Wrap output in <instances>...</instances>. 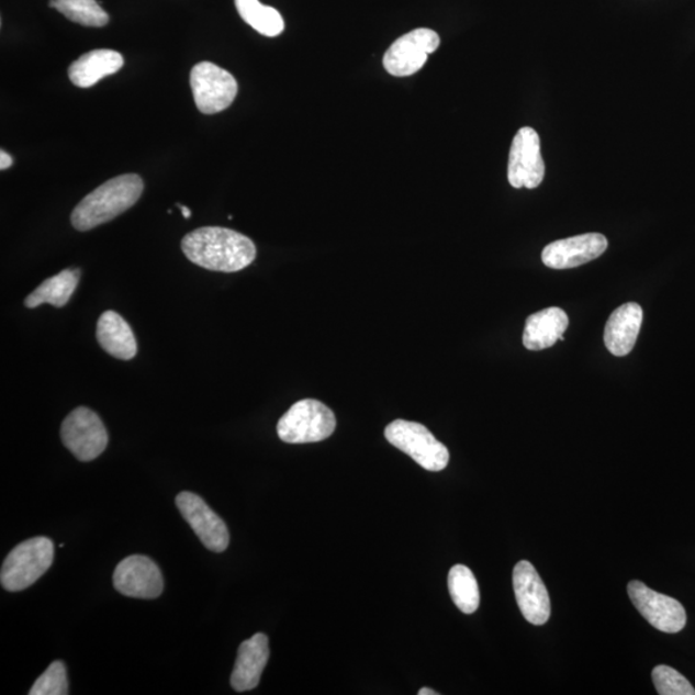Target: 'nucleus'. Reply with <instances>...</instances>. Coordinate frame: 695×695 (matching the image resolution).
Instances as JSON below:
<instances>
[{
	"mask_svg": "<svg viewBox=\"0 0 695 695\" xmlns=\"http://www.w3.org/2000/svg\"><path fill=\"white\" fill-rule=\"evenodd\" d=\"M55 559V545L47 537H34L18 545L5 558L0 582L7 592H22L46 573Z\"/></svg>",
	"mask_w": 695,
	"mask_h": 695,
	"instance_id": "7ed1b4c3",
	"label": "nucleus"
},
{
	"mask_svg": "<svg viewBox=\"0 0 695 695\" xmlns=\"http://www.w3.org/2000/svg\"><path fill=\"white\" fill-rule=\"evenodd\" d=\"M642 310L638 303H626L612 313L604 330L605 347L613 356L625 357L638 340Z\"/></svg>",
	"mask_w": 695,
	"mask_h": 695,
	"instance_id": "dca6fc26",
	"label": "nucleus"
},
{
	"mask_svg": "<svg viewBox=\"0 0 695 695\" xmlns=\"http://www.w3.org/2000/svg\"><path fill=\"white\" fill-rule=\"evenodd\" d=\"M440 37L430 29H415L395 41L383 58L384 69L393 77H410L423 69L429 55L436 52Z\"/></svg>",
	"mask_w": 695,
	"mask_h": 695,
	"instance_id": "6e6552de",
	"label": "nucleus"
},
{
	"mask_svg": "<svg viewBox=\"0 0 695 695\" xmlns=\"http://www.w3.org/2000/svg\"><path fill=\"white\" fill-rule=\"evenodd\" d=\"M438 693L429 690V687H423V690L418 691V695H437Z\"/></svg>",
	"mask_w": 695,
	"mask_h": 695,
	"instance_id": "cd10ccee",
	"label": "nucleus"
},
{
	"mask_svg": "<svg viewBox=\"0 0 695 695\" xmlns=\"http://www.w3.org/2000/svg\"><path fill=\"white\" fill-rule=\"evenodd\" d=\"M124 65V58L112 49H94L79 57L69 67V78L74 86L91 88L103 78L117 72Z\"/></svg>",
	"mask_w": 695,
	"mask_h": 695,
	"instance_id": "6ab92c4d",
	"label": "nucleus"
},
{
	"mask_svg": "<svg viewBox=\"0 0 695 695\" xmlns=\"http://www.w3.org/2000/svg\"><path fill=\"white\" fill-rule=\"evenodd\" d=\"M145 184L138 175H123L110 179L80 201L71 214L75 229L91 231L115 220L137 203Z\"/></svg>",
	"mask_w": 695,
	"mask_h": 695,
	"instance_id": "f03ea898",
	"label": "nucleus"
},
{
	"mask_svg": "<svg viewBox=\"0 0 695 695\" xmlns=\"http://www.w3.org/2000/svg\"><path fill=\"white\" fill-rule=\"evenodd\" d=\"M513 585L519 609L527 621L535 626L547 624L551 613L549 593L540 574L527 560L514 567Z\"/></svg>",
	"mask_w": 695,
	"mask_h": 695,
	"instance_id": "ddd939ff",
	"label": "nucleus"
},
{
	"mask_svg": "<svg viewBox=\"0 0 695 695\" xmlns=\"http://www.w3.org/2000/svg\"><path fill=\"white\" fill-rule=\"evenodd\" d=\"M13 160L9 154L2 149L0 152V169L5 170L12 167Z\"/></svg>",
	"mask_w": 695,
	"mask_h": 695,
	"instance_id": "a878e982",
	"label": "nucleus"
},
{
	"mask_svg": "<svg viewBox=\"0 0 695 695\" xmlns=\"http://www.w3.org/2000/svg\"><path fill=\"white\" fill-rule=\"evenodd\" d=\"M627 592L635 608L657 630L676 634L684 629L686 612L674 597L657 593L640 581H631Z\"/></svg>",
	"mask_w": 695,
	"mask_h": 695,
	"instance_id": "9d476101",
	"label": "nucleus"
},
{
	"mask_svg": "<svg viewBox=\"0 0 695 695\" xmlns=\"http://www.w3.org/2000/svg\"><path fill=\"white\" fill-rule=\"evenodd\" d=\"M182 250L193 265L226 273L243 271L257 257L256 245L248 236L223 227L190 232L183 237Z\"/></svg>",
	"mask_w": 695,
	"mask_h": 695,
	"instance_id": "f257e3e1",
	"label": "nucleus"
},
{
	"mask_svg": "<svg viewBox=\"0 0 695 695\" xmlns=\"http://www.w3.org/2000/svg\"><path fill=\"white\" fill-rule=\"evenodd\" d=\"M236 9L246 24L261 35L279 36L285 30V22L278 10L261 4L259 0H235Z\"/></svg>",
	"mask_w": 695,
	"mask_h": 695,
	"instance_id": "4be33fe9",
	"label": "nucleus"
},
{
	"mask_svg": "<svg viewBox=\"0 0 695 695\" xmlns=\"http://www.w3.org/2000/svg\"><path fill=\"white\" fill-rule=\"evenodd\" d=\"M30 695H66L69 694L66 666L61 661L51 663V666L37 677Z\"/></svg>",
	"mask_w": 695,
	"mask_h": 695,
	"instance_id": "b1692460",
	"label": "nucleus"
},
{
	"mask_svg": "<svg viewBox=\"0 0 695 695\" xmlns=\"http://www.w3.org/2000/svg\"><path fill=\"white\" fill-rule=\"evenodd\" d=\"M607 249V237L585 234L549 244L542 251V261L552 269H570L599 258Z\"/></svg>",
	"mask_w": 695,
	"mask_h": 695,
	"instance_id": "4468645a",
	"label": "nucleus"
},
{
	"mask_svg": "<svg viewBox=\"0 0 695 695\" xmlns=\"http://www.w3.org/2000/svg\"><path fill=\"white\" fill-rule=\"evenodd\" d=\"M545 161L540 136L534 128H520L513 139L507 179L514 189H537L543 181Z\"/></svg>",
	"mask_w": 695,
	"mask_h": 695,
	"instance_id": "1a4fd4ad",
	"label": "nucleus"
},
{
	"mask_svg": "<svg viewBox=\"0 0 695 695\" xmlns=\"http://www.w3.org/2000/svg\"><path fill=\"white\" fill-rule=\"evenodd\" d=\"M568 325L570 320L567 313L558 306L537 312L526 321L523 344L528 350L548 349L557 341L564 340Z\"/></svg>",
	"mask_w": 695,
	"mask_h": 695,
	"instance_id": "f3484780",
	"label": "nucleus"
},
{
	"mask_svg": "<svg viewBox=\"0 0 695 695\" xmlns=\"http://www.w3.org/2000/svg\"><path fill=\"white\" fill-rule=\"evenodd\" d=\"M269 659L268 638L256 634L238 648L231 685L238 693L256 690Z\"/></svg>",
	"mask_w": 695,
	"mask_h": 695,
	"instance_id": "2eb2a0df",
	"label": "nucleus"
},
{
	"mask_svg": "<svg viewBox=\"0 0 695 695\" xmlns=\"http://www.w3.org/2000/svg\"><path fill=\"white\" fill-rule=\"evenodd\" d=\"M385 438L429 472H440L450 461L448 448L422 424L399 418L388 425Z\"/></svg>",
	"mask_w": 695,
	"mask_h": 695,
	"instance_id": "39448f33",
	"label": "nucleus"
},
{
	"mask_svg": "<svg viewBox=\"0 0 695 695\" xmlns=\"http://www.w3.org/2000/svg\"><path fill=\"white\" fill-rule=\"evenodd\" d=\"M97 340L104 352L119 360L130 361L137 355V340L132 327L114 311L102 313L97 323Z\"/></svg>",
	"mask_w": 695,
	"mask_h": 695,
	"instance_id": "a211bd4d",
	"label": "nucleus"
},
{
	"mask_svg": "<svg viewBox=\"0 0 695 695\" xmlns=\"http://www.w3.org/2000/svg\"><path fill=\"white\" fill-rule=\"evenodd\" d=\"M177 206H178L179 209H181V212H182V214H183V216H184V218H186V220L191 218L192 213H191V211H190V209H189V208H187V206H184V205H182V204H177Z\"/></svg>",
	"mask_w": 695,
	"mask_h": 695,
	"instance_id": "bb28decb",
	"label": "nucleus"
},
{
	"mask_svg": "<svg viewBox=\"0 0 695 695\" xmlns=\"http://www.w3.org/2000/svg\"><path fill=\"white\" fill-rule=\"evenodd\" d=\"M176 504L208 550L223 552L228 548L229 533L226 523L203 498L192 492H181L176 498Z\"/></svg>",
	"mask_w": 695,
	"mask_h": 695,
	"instance_id": "9b49d317",
	"label": "nucleus"
},
{
	"mask_svg": "<svg viewBox=\"0 0 695 695\" xmlns=\"http://www.w3.org/2000/svg\"><path fill=\"white\" fill-rule=\"evenodd\" d=\"M49 7L61 12L66 19L88 27H103L110 21L97 0H51Z\"/></svg>",
	"mask_w": 695,
	"mask_h": 695,
	"instance_id": "5701e85b",
	"label": "nucleus"
},
{
	"mask_svg": "<svg viewBox=\"0 0 695 695\" xmlns=\"http://www.w3.org/2000/svg\"><path fill=\"white\" fill-rule=\"evenodd\" d=\"M80 280L79 269H64L56 276H52L40 287H37L32 294L25 299V305L27 309H36L44 303L63 309L69 303L74 291L77 290Z\"/></svg>",
	"mask_w": 695,
	"mask_h": 695,
	"instance_id": "aec40b11",
	"label": "nucleus"
},
{
	"mask_svg": "<svg viewBox=\"0 0 695 695\" xmlns=\"http://www.w3.org/2000/svg\"><path fill=\"white\" fill-rule=\"evenodd\" d=\"M112 580L116 592L138 599H156L164 590L160 568L145 556H131L122 560Z\"/></svg>",
	"mask_w": 695,
	"mask_h": 695,
	"instance_id": "f8f14e48",
	"label": "nucleus"
},
{
	"mask_svg": "<svg viewBox=\"0 0 695 695\" xmlns=\"http://www.w3.org/2000/svg\"><path fill=\"white\" fill-rule=\"evenodd\" d=\"M190 85L197 108L205 115L228 109L238 91L234 75L208 61L192 67Z\"/></svg>",
	"mask_w": 695,
	"mask_h": 695,
	"instance_id": "423d86ee",
	"label": "nucleus"
},
{
	"mask_svg": "<svg viewBox=\"0 0 695 695\" xmlns=\"http://www.w3.org/2000/svg\"><path fill=\"white\" fill-rule=\"evenodd\" d=\"M335 428L336 417L330 408L316 400H302L280 418L278 435L285 444H315L330 437Z\"/></svg>",
	"mask_w": 695,
	"mask_h": 695,
	"instance_id": "20e7f679",
	"label": "nucleus"
},
{
	"mask_svg": "<svg viewBox=\"0 0 695 695\" xmlns=\"http://www.w3.org/2000/svg\"><path fill=\"white\" fill-rule=\"evenodd\" d=\"M448 590L456 607L466 615H473L480 607V586L474 573L468 567L458 564L451 568L448 573Z\"/></svg>",
	"mask_w": 695,
	"mask_h": 695,
	"instance_id": "412c9836",
	"label": "nucleus"
},
{
	"mask_svg": "<svg viewBox=\"0 0 695 695\" xmlns=\"http://www.w3.org/2000/svg\"><path fill=\"white\" fill-rule=\"evenodd\" d=\"M64 446L80 461H92L107 450L109 435L99 415L78 407L61 425Z\"/></svg>",
	"mask_w": 695,
	"mask_h": 695,
	"instance_id": "0eeeda50",
	"label": "nucleus"
},
{
	"mask_svg": "<svg viewBox=\"0 0 695 695\" xmlns=\"http://www.w3.org/2000/svg\"><path fill=\"white\" fill-rule=\"evenodd\" d=\"M657 693L661 695H695L690 680L669 666H657L652 672Z\"/></svg>",
	"mask_w": 695,
	"mask_h": 695,
	"instance_id": "393cba45",
	"label": "nucleus"
}]
</instances>
